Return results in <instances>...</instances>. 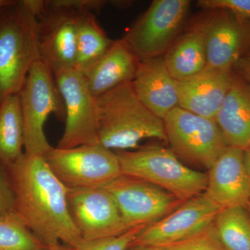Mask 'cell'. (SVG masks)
<instances>
[{
    "instance_id": "obj_30",
    "label": "cell",
    "mask_w": 250,
    "mask_h": 250,
    "mask_svg": "<svg viewBox=\"0 0 250 250\" xmlns=\"http://www.w3.org/2000/svg\"><path fill=\"white\" fill-rule=\"evenodd\" d=\"M233 70L250 84V54L243 56L233 65Z\"/></svg>"
},
{
    "instance_id": "obj_33",
    "label": "cell",
    "mask_w": 250,
    "mask_h": 250,
    "mask_svg": "<svg viewBox=\"0 0 250 250\" xmlns=\"http://www.w3.org/2000/svg\"><path fill=\"white\" fill-rule=\"evenodd\" d=\"M243 164L247 173L250 177V145L243 152Z\"/></svg>"
},
{
    "instance_id": "obj_9",
    "label": "cell",
    "mask_w": 250,
    "mask_h": 250,
    "mask_svg": "<svg viewBox=\"0 0 250 250\" xmlns=\"http://www.w3.org/2000/svg\"><path fill=\"white\" fill-rule=\"evenodd\" d=\"M65 108V126L57 147L67 149L99 143L95 98L75 68L54 74Z\"/></svg>"
},
{
    "instance_id": "obj_25",
    "label": "cell",
    "mask_w": 250,
    "mask_h": 250,
    "mask_svg": "<svg viewBox=\"0 0 250 250\" xmlns=\"http://www.w3.org/2000/svg\"><path fill=\"white\" fill-rule=\"evenodd\" d=\"M163 248L167 250H227L213 225L191 238Z\"/></svg>"
},
{
    "instance_id": "obj_24",
    "label": "cell",
    "mask_w": 250,
    "mask_h": 250,
    "mask_svg": "<svg viewBox=\"0 0 250 250\" xmlns=\"http://www.w3.org/2000/svg\"><path fill=\"white\" fill-rule=\"evenodd\" d=\"M16 210L0 213V250H47Z\"/></svg>"
},
{
    "instance_id": "obj_2",
    "label": "cell",
    "mask_w": 250,
    "mask_h": 250,
    "mask_svg": "<svg viewBox=\"0 0 250 250\" xmlns=\"http://www.w3.org/2000/svg\"><path fill=\"white\" fill-rule=\"evenodd\" d=\"M99 143L113 152L138 149L145 139L167 142L164 121L138 98L131 82L95 98Z\"/></svg>"
},
{
    "instance_id": "obj_32",
    "label": "cell",
    "mask_w": 250,
    "mask_h": 250,
    "mask_svg": "<svg viewBox=\"0 0 250 250\" xmlns=\"http://www.w3.org/2000/svg\"><path fill=\"white\" fill-rule=\"evenodd\" d=\"M127 250H167L165 248L159 246H145V245H131Z\"/></svg>"
},
{
    "instance_id": "obj_12",
    "label": "cell",
    "mask_w": 250,
    "mask_h": 250,
    "mask_svg": "<svg viewBox=\"0 0 250 250\" xmlns=\"http://www.w3.org/2000/svg\"><path fill=\"white\" fill-rule=\"evenodd\" d=\"M220 210L203 192L143 228L133 244L166 247L184 241L211 227Z\"/></svg>"
},
{
    "instance_id": "obj_26",
    "label": "cell",
    "mask_w": 250,
    "mask_h": 250,
    "mask_svg": "<svg viewBox=\"0 0 250 250\" xmlns=\"http://www.w3.org/2000/svg\"><path fill=\"white\" fill-rule=\"evenodd\" d=\"M146 226H139L131 229L120 236L85 241L77 250H127L137 238L140 231Z\"/></svg>"
},
{
    "instance_id": "obj_10",
    "label": "cell",
    "mask_w": 250,
    "mask_h": 250,
    "mask_svg": "<svg viewBox=\"0 0 250 250\" xmlns=\"http://www.w3.org/2000/svg\"><path fill=\"white\" fill-rule=\"evenodd\" d=\"M103 188L114 199L129 229L155 223L184 202L154 184L123 174Z\"/></svg>"
},
{
    "instance_id": "obj_28",
    "label": "cell",
    "mask_w": 250,
    "mask_h": 250,
    "mask_svg": "<svg viewBox=\"0 0 250 250\" xmlns=\"http://www.w3.org/2000/svg\"><path fill=\"white\" fill-rule=\"evenodd\" d=\"M106 1L102 0H49L45 1L47 7L62 8L76 12L95 14L103 9Z\"/></svg>"
},
{
    "instance_id": "obj_34",
    "label": "cell",
    "mask_w": 250,
    "mask_h": 250,
    "mask_svg": "<svg viewBox=\"0 0 250 250\" xmlns=\"http://www.w3.org/2000/svg\"><path fill=\"white\" fill-rule=\"evenodd\" d=\"M47 250H77L75 248H72L71 247L65 246V245L60 244L58 246L50 247L48 248Z\"/></svg>"
},
{
    "instance_id": "obj_5",
    "label": "cell",
    "mask_w": 250,
    "mask_h": 250,
    "mask_svg": "<svg viewBox=\"0 0 250 250\" xmlns=\"http://www.w3.org/2000/svg\"><path fill=\"white\" fill-rule=\"evenodd\" d=\"M24 129V154L44 156L52 149L45 134L51 114L65 121V108L53 72L42 61L31 67L18 93Z\"/></svg>"
},
{
    "instance_id": "obj_17",
    "label": "cell",
    "mask_w": 250,
    "mask_h": 250,
    "mask_svg": "<svg viewBox=\"0 0 250 250\" xmlns=\"http://www.w3.org/2000/svg\"><path fill=\"white\" fill-rule=\"evenodd\" d=\"M177 82L167 70L162 56L141 61L131 84L141 103L164 121L179 106Z\"/></svg>"
},
{
    "instance_id": "obj_22",
    "label": "cell",
    "mask_w": 250,
    "mask_h": 250,
    "mask_svg": "<svg viewBox=\"0 0 250 250\" xmlns=\"http://www.w3.org/2000/svg\"><path fill=\"white\" fill-rule=\"evenodd\" d=\"M113 42L99 24L95 14L82 13L77 31L75 68L81 72L88 70L107 52Z\"/></svg>"
},
{
    "instance_id": "obj_15",
    "label": "cell",
    "mask_w": 250,
    "mask_h": 250,
    "mask_svg": "<svg viewBox=\"0 0 250 250\" xmlns=\"http://www.w3.org/2000/svg\"><path fill=\"white\" fill-rule=\"evenodd\" d=\"M233 68L207 66L186 80L177 81L179 106L195 114L215 119L226 98Z\"/></svg>"
},
{
    "instance_id": "obj_13",
    "label": "cell",
    "mask_w": 250,
    "mask_h": 250,
    "mask_svg": "<svg viewBox=\"0 0 250 250\" xmlns=\"http://www.w3.org/2000/svg\"><path fill=\"white\" fill-rule=\"evenodd\" d=\"M81 14L72 10L46 6L45 13L38 18L41 60L54 74L75 68Z\"/></svg>"
},
{
    "instance_id": "obj_21",
    "label": "cell",
    "mask_w": 250,
    "mask_h": 250,
    "mask_svg": "<svg viewBox=\"0 0 250 250\" xmlns=\"http://www.w3.org/2000/svg\"><path fill=\"white\" fill-rule=\"evenodd\" d=\"M24 154V122L19 95L15 94L0 103V163L9 167Z\"/></svg>"
},
{
    "instance_id": "obj_27",
    "label": "cell",
    "mask_w": 250,
    "mask_h": 250,
    "mask_svg": "<svg viewBox=\"0 0 250 250\" xmlns=\"http://www.w3.org/2000/svg\"><path fill=\"white\" fill-rule=\"evenodd\" d=\"M200 6L205 9L223 10L243 20H250V0H201Z\"/></svg>"
},
{
    "instance_id": "obj_7",
    "label": "cell",
    "mask_w": 250,
    "mask_h": 250,
    "mask_svg": "<svg viewBox=\"0 0 250 250\" xmlns=\"http://www.w3.org/2000/svg\"><path fill=\"white\" fill-rule=\"evenodd\" d=\"M164 123L167 143L175 155L207 170L229 146L215 119L177 106Z\"/></svg>"
},
{
    "instance_id": "obj_11",
    "label": "cell",
    "mask_w": 250,
    "mask_h": 250,
    "mask_svg": "<svg viewBox=\"0 0 250 250\" xmlns=\"http://www.w3.org/2000/svg\"><path fill=\"white\" fill-rule=\"evenodd\" d=\"M67 202L73 223L84 241L120 236L131 229L105 188H68Z\"/></svg>"
},
{
    "instance_id": "obj_23",
    "label": "cell",
    "mask_w": 250,
    "mask_h": 250,
    "mask_svg": "<svg viewBox=\"0 0 250 250\" xmlns=\"http://www.w3.org/2000/svg\"><path fill=\"white\" fill-rule=\"evenodd\" d=\"M213 226L227 250H250V216L245 207L220 209Z\"/></svg>"
},
{
    "instance_id": "obj_29",
    "label": "cell",
    "mask_w": 250,
    "mask_h": 250,
    "mask_svg": "<svg viewBox=\"0 0 250 250\" xmlns=\"http://www.w3.org/2000/svg\"><path fill=\"white\" fill-rule=\"evenodd\" d=\"M16 210V200L6 167L0 163V213Z\"/></svg>"
},
{
    "instance_id": "obj_31",
    "label": "cell",
    "mask_w": 250,
    "mask_h": 250,
    "mask_svg": "<svg viewBox=\"0 0 250 250\" xmlns=\"http://www.w3.org/2000/svg\"><path fill=\"white\" fill-rule=\"evenodd\" d=\"M24 4L36 18H39L45 13V1L43 0H23Z\"/></svg>"
},
{
    "instance_id": "obj_4",
    "label": "cell",
    "mask_w": 250,
    "mask_h": 250,
    "mask_svg": "<svg viewBox=\"0 0 250 250\" xmlns=\"http://www.w3.org/2000/svg\"><path fill=\"white\" fill-rule=\"evenodd\" d=\"M116 153L122 174L154 184L182 202L203 193L207 188L208 174L188 167L170 149L149 146Z\"/></svg>"
},
{
    "instance_id": "obj_19",
    "label": "cell",
    "mask_w": 250,
    "mask_h": 250,
    "mask_svg": "<svg viewBox=\"0 0 250 250\" xmlns=\"http://www.w3.org/2000/svg\"><path fill=\"white\" fill-rule=\"evenodd\" d=\"M215 121L229 146L250 145V84L233 70L232 82Z\"/></svg>"
},
{
    "instance_id": "obj_14",
    "label": "cell",
    "mask_w": 250,
    "mask_h": 250,
    "mask_svg": "<svg viewBox=\"0 0 250 250\" xmlns=\"http://www.w3.org/2000/svg\"><path fill=\"white\" fill-rule=\"evenodd\" d=\"M244 150L228 146L210 167L205 193L220 209L250 203V177L243 164Z\"/></svg>"
},
{
    "instance_id": "obj_16",
    "label": "cell",
    "mask_w": 250,
    "mask_h": 250,
    "mask_svg": "<svg viewBox=\"0 0 250 250\" xmlns=\"http://www.w3.org/2000/svg\"><path fill=\"white\" fill-rule=\"evenodd\" d=\"M205 22L207 66L231 69L243 57L249 39L245 22L223 10Z\"/></svg>"
},
{
    "instance_id": "obj_18",
    "label": "cell",
    "mask_w": 250,
    "mask_h": 250,
    "mask_svg": "<svg viewBox=\"0 0 250 250\" xmlns=\"http://www.w3.org/2000/svg\"><path fill=\"white\" fill-rule=\"evenodd\" d=\"M141 61L124 39L113 41L103 57L82 72L95 98L134 80Z\"/></svg>"
},
{
    "instance_id": "obj_8",
    "label": "cell",
    "mask_w": 250,
    "mask_h": 250,
    "mask_svg": "<svg viewBox=\"0 0 250 250\" xmlns=\"http://www.w3.org/2000/svg\"><path fill=\"white\" fill-rule=\"evenodd\" d=\"M188 0H154L124 37L140 61L162 57L177 39Z\"/></svg>"
},
{
    "instance_id": "obj_35",
    "label": "cell",
    "mask_w": 250,
    "mask_h": 250,
    "mask_svg": "<svg viewBox=\"0 0 250 250\" xmlns=\"http://www.w3.org/2000/svg\"><path fill=\"white\" fill-rule=\"evenodd\" d=\"M9 1V0H0V6H2V5H4L6 4V3H7V1Z\"/></svg>"
},
{
    "instance_id": "obj_6",
    "label": "cell",
    "mask_w": 250,
    "mask_h": 250,
    "mask_svg": "<svg viewBox=\"0 0 250 250\" xmlns=\"http://www.w3.org/2000/svg\"><path fill=\"white\" fill-rule=\"evenodd\" d=\"M43 157L67 188H103L122 175L116 152L100 143L67 149L52 147Z\"/></svg>"
},
{
    "instance_id": "obj_1",
    "label": "cell",
    "mask_w": 250,
    "mask_h": 250,
    "mask_svg": "<svg viewBox=\"0 0 250 250\" xmlns=\"http://www.w3.org/2000/svg\"><path fill=\"white\" fill-rule=\"evenodd\" d=\"M16 210L47 248L63 244L77 250L84 243L70 215L68 188L43 156L24 155L6 167Z\"/></svg>"
},
{
    "instance_id": "obj_3",
    "label": "cell",
    "mask_w": 250,
    "mask_h": 250,
    "mask_svg": "<svg viewBox=\"0 0 250 250\" xmlns=\"http://www.w3.org/2000/svg\"><path fill=\"white\" fill-rule=\"evenodd\" d=\"M39 60L37 18L23 0H9L0 6V103L19 93Z\"/></svg>"
},
{
    "instance_id": "obj_20",
    "label": "cell",
    "mask_w": 250,
    "mask_h": 250,
    "mask_svg": "<svg viewBox=\"0 0 250 250\" xmlns=\"http://www.w3.org/2000/svg\"><path fill=\"white\" fill-rule=\"evenodd\" d=\"M166 66L176 81L202 71L207 65L205 22H200L179 36L163 56Z\"/></svg>"
}]
</instances>
